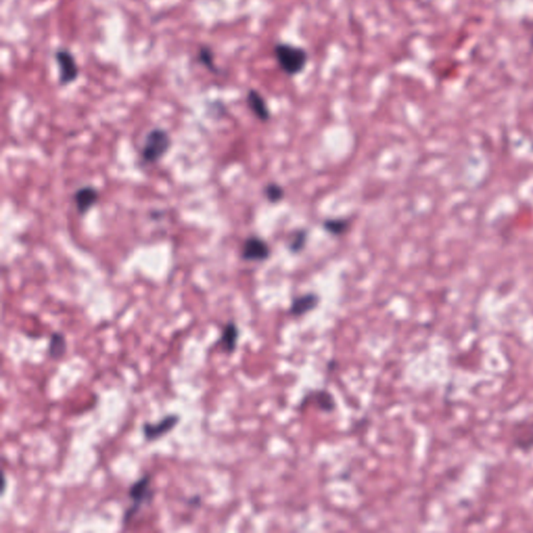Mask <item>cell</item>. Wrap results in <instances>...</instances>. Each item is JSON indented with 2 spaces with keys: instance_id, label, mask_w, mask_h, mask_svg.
Segmentation results:
<instances>
[{
  "instance_id": "obj_13",
  "label": "cell",
  "mask_w": 533,
  "mask_h": 533,
  "mask_svg": "<svg viewBox=\"0 0 533 533\" xmlns=\"http://www.w3.org/2000/svg\"><path fill=\"white\" fill-rule=\"evenodd\" d=\"M308 232L306 230H296L293 236L290 239L287 248L292 253H301L306 248V242H308Z\"/></svg>"
},
{
  "instance_id": "obj_5",
  "label": "cell",
  "mask_w": 533,
  "mask_h": 533,
  "mask_svg": "<svg viewBox=\"0 0 533 533\" xmlns=\"http://www.w3.org/2000/svg\"><path fill=\"white\" fill-rule=\"evenodd\" d=\"M181 419L179 414H167V416H165L164 418L160 419V421L156 423L144 422L141 426L144 440L146 442L152 443V442L162 439L163 437L170 433L179 424Z\"/></svg>"
},
{
  "instance_id": "obj_4",
  "label": "cell",
  "mask_w": 533,
  "mask_h": 533,
  "mask_svg": "<svg viewBox=\"0 0 533 533\" xmlns=\"http://www.w3.org/2000/svg\"><path fill=\"white\" fill-rule=\"evenodd\" d=\"M54 61L58 66V82L61 87L70 86L78 80L80 66L75 57L68 48H58L54 52Z\"/></svg>"
},
{
  "instance_id": "obj_1",
  "label": "cell",
  "mask_w": 533,
  "mask_h": 533,
  "mask_svg": "<svg viewBox=\"0 0 533 533\" xmlns=\"http://www.w3.org/2000/svg\"><path fill=\"white\" fill-rule=\"evenodd\" d=\"M273 57L279 69L289 77L303 73L310 62V54L306 48L287 42L275 44Z\"/></svg>"
},
{
  "instance_id": "obj_6",
  "label": "cell",
  "mask_w": 533,
  "mask_h": 533,
  "mask_svg": "<svg viewBox=\"0 0 533 533\" xmlns=\"http://www.w3.org/2000/svg\"><path fill=\"white\" fill-rule=\"evenodd\" d=\"M268 243L257 236L249 237L243 243L241 257L247 262H264L270 257Z\"/></svg>"
},
{
  "instance_id": "obj_18",
  "label": "cell",
  "mask_w": 533,
  "mask_h": 533,
  "mask_svg": "<svg viewBox=\"0 0 533 533\" xmlns=\"http://www.w3.org/2000/svg\"><path fill=\"white\" fill-rule=\"evenodd\" d=\"M6 484H8V482H6V474H3V475H2V490H1L2 495H4V493H6Z\"/></svg>"
},
{
  "instance_id": "obj_9",
  "label": "cell",
  "mask_w": 533,
  "mask_h": 533,
  "mask_svg": "<svg viewBox=\"0 0 533 533\" xmlns=\"http://www.w3.org/2000/svg\"><path fill=\"white\" fill-rule=\"evenodd\" d=\"M320 303V297L315 293L303 294L294 298L290 306L289 314L294 317H302L314 310Z\"/></svg>"
},
{
  "instance_id": "obj_3",
  "label": "cell",
  "mask_w": 533,
  "mask_h": 533,
  "mask_svg": "<svg viewBox=\"0 0 533 533\" xmlns=\"http://www.w3.org/2000/svg\"><path fill=\"white\" fill-rule=\"evenodd\" d=\"M172 147L171 135L164 128H156L147 133L141 149L142 162L153 165L166 156Z\"/></svg>"
},
{
  "instance_id": "obj_10",
  "label": "cell",
  "mask_w": 533,
  "mask_h": 533,
  "mask_svg": "<svg viewBox=\"0 0 533 533\" xmlns=\"http://www.w3.org/2000/svg\"><path fill=\"white\" fill-rule=\"evenodd\" d=\"M239 338H240V329L234 321H228L222 329L218 344L221 346L222 350L227 354H232L238 348Z\"/></svg>"
},
{
  "instance_id": "obj_12",
  "label": "cell",
  "mask_w": 533,
  "mask_h": 533,
  "mask_svg": "<svg viewBox=\"0 0 533 533\" xmlns=\"http://www.w3.org/2000/svg\"><path fill=\"white\" fill-rule=\"evenodd\" d=\"M215 52H213V48L209 45H201L198 48L197 54H196V61L198 64L201 65L203 68L211 72L213 74H220V69L216 64Z\"/></svg>"
},
{
  "instance_id": "obj_17",
  "label": "cell",
  "mask_w": 533,
  "mask_h": 533,
  "mask_svg": "<svg viewBox=\"0 0 533 533\" xmlns=\"http://www.w3.org/2000/svg\"><path fill=\"white\" fill-rule=\"evenodd\" d=\"M186 503H187L188 506L196 507L197 509V507H200L201 504H202V498H201L200 495H193V496L186 499Z\"/></svg>"
},
{
  "instance_id": "obj_8",
  "label": "cell",
  "mask_w": 533,
  "mask_h": 533,
  "mask_svg": "<svg viewBox=\"0 0 533 533\" xmlns=\"http://www.w3.org/2000/svg\"><path fill=\"white\" fill-rule=\"evenodd\" d=\"M246 103L251 113L262 122H268L271 119V112L268 103L265 97L259 91L255 89H249L246 95Z\"/></svg>"
},
{
  "instance_id": "obj_16",
  "label": "cell",
  "mask_w": 533,
  "mask_h": 533,
  "mask_svg": "<svg viewBox=\"0 0 533 533\" xmlns=\"http://www.w3.org/2000/svg\"><path fill=\"white\" fill-rule=\"evenodd\" d=\"M264 195L269 202L276 204L285 198V190L278 183H270L264 189Z\"/></svg>"
},
{
  "instance_id": "obj_14",
  "label": "cell",
  "mask_w": 533,
  "mask_h": 533,
  "mask_svg": "<svg viewBox=\"0 0 533 533\" xmlns=\"http://www.w3.org/2000/svg\"><path fill=\"white\" fill-rule=\"evenodd\" d=\"M350 223L346 219H327L323 222V228L333 236H340L348 230Z\"/></svg>"
},
{
  "instance_id": "obj_7",
  "label": "cell",
  "mask_w": 533,
  "mask_h": 533,
  "mask_svg": "<svg viewBox=\"0 0 533 533\" xmlns=\"http://www.w3.org/2000/svg\"><path fill=\"white\" fill-rule=\"evenodd\" d=\"M76 211L80 216L87 215L99 200L98 190L92 186H84L76 190L73 195Z\"/></svg>"
},
{
  "instance_id": "obj_2",
  "label": "cell",
  "mask_w": 533,
  "mask_h": 533,
  "mask_svg": "<svg viewBox=\"0 0 533 533\" xmlns=\"http://www.w3.org/2000/svg\"><path fill=\"white\" fill-rule=\"evenodd\" d=\"M132 504L126 509L122 516V526L128 527L135 516L141 511L144 505H149L156 496V490L152 488V477L149 474L141 476L139 479L133 481L128 488V493Z\"/></svg>"
},
{
  "instance_id": "obj_11",
  "label": "cell",
  "mask_w": 533,
  "mask_h": 533,
  "mask_svg": "<svg viewBox=\"0 0 533 533\" xmlns=\"http://www.w3.org/2000/svg\"><path fill=\"white\" fill-rule=\"evenodd\" d=\"M67 340L66 336L62 331H54L50 334V342H48L47 353L50 359L54 361H59L63 359L67 353Z\"/></svg>"
},
{
  "instance_id": "obj_15",
  "label": "cell",
  "mask_w": 533,
  "mask_h": 533,
  "mask_svg": "<svg viewBox=\"0 0 533 533\" xmlns=\"http://www.w3.org/2000/svg\"><path fill=\"white\" fill-rule=\"evenodd\" d=\"M314 399L316 400L318 407L323 412H331L336 408V404L333 395L327 391H318L315 394Z\"/></svg>"
}]
</instances>
